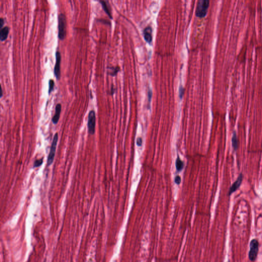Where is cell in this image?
Listing matches in <instances>:
<instances>
[{"mask_svg": "<svg viewBox=\"0 0 262 262\" xmlns=\"http://www.w3.org/2000/svg\"><path fill=\"white\" fill-rule=\"evenodd\" d=\"M58 38L61 40L65 39L66 35V17L63 13H60L58 17Z\"/></svg>", "mask_w": 262, "mask_h": 262, "instance_id": "cell-1", "label": "cell"}, {"mask_svg": "<svg viewBox=\"0 0 262 262\" xmlns=\"http://www.w3.org/2000/svg\"><path fill=\"white\" fill-rule=\"evenodd\" d=\"M209 4V0H199L196 8V14L197 17L203 18L207 14Z\"/></svg>", "mask_w": 262, "mask_h": 262, "instance_id": "cell-2", "label": "cell"}, {"mask_svg": "<svg viewBox=\"0 0 262 262\" xmlns=\"http://www.w3.org/2000/svg\"><path fill=\"white\" fill-rule=\"evenodd\" d=\"M58 133H56L54 136L50 148V151L48 157V166H50L53 162L54 158L55 155L56 149L58 144Z\"/></svg>", "mask_w": 262, "mask_h": 262, "instance_id": "cell-3", "label": "cell"}, {"mask_svg": "<svg viewBox=\"0 0 262 262\" xmlns=\"http://www.w3.org/2000/svg\"><path fill=\"white\" fill-rule=\"evenodd\" d=\"M258 251V242L256 239L252 240L250 243L249 258L251 261H254L256 258Z\"/></svg>", "mask_w": 262, "mask_h": 262, "instance_id": "cell-4", "label": "cell"}, {"mask_svg": "<svg viewBox=\"0 0 262 262\" xmlns=\"http://www.w3.org/2000/svg\"><path fill=\"white\" fill-rule=\"evenodd\" d=\"M96 126V116L95 111L91 110L89 112L88 119V128L89 134L94 135L95 132Z\"/></svg>", "mask_w": 262, "mask_h": 262, "instance_id": "cell-5", "label": "cell"}, {"mask_svg": "<svg viewBox=\"0 0 262 262\" xmlns=\"http://www.w3.org/2000/svg\"><path fill=\"white\" fill-rule=\"evenodd\" d=\"M56 63L54 68V73L56 79L59 80L60 78V63L61 55L59 51H56L55 54Z\"/></svg>", "mask_w": 262, "mask_h": 262, "instance_id": "cell-6", "label": "cell"}, {"mask_svg": "<svg viewBox=\"0 0 262 262\" xmlns=\"http://www.w3.org/2000/svg\"><path fill=\"white\" fill-rule=\"evenodd\" d=\"M243 174L242 173H240L239 176H238V177H237V180L232 184L231 187L229 188L228 195H229V196L231 195V194H232L234 192H235L239 188L240 185H241L242 182V181H243Z\"/></svg>", "mask_w": 262, "mask_h": 262, "instance_id": "cell-7", "label": "cell"}, {"mask_svg": "<svg viewBox=\"0 0 262 262\" xmlns=\"http://www.w3.org/2000/svg\"><path fill=\"white\" fill-rule=\"evenodd\" d=\"M61 110H62V105L60 103H58L57 105H56L55 107V112L54 114V115L52 118V122L54 124H58L59 119L60 117V114L61 112Z\"/></svg>", "mask_w": 262, "mask_h": 262, "instance_id": "cell-8", "label": "cell"}, {"mask_svg": "<svg viewBox=\"0 0 262 262\" xmlns=\"http://www.w3.org/2000/svg\"><path fill=\"white\" fill-rule=\"evenodd\" d=\"M143 35L145 41L150 43L152 41V30L150 26H148L143 31Z\"/></svg>", "mask_w": 262, "mask_h": 262, "instance_id": "cell-9", "label": "cell"}, {"mask_svg": "<svg viewBox=\"0 0 262 262\" xmlns=\"http://www.w3.org/2000/svg\"><path fill=\"white\" fill-rule=\"evenodd\" d=\"M99 2L100 3L101 6L103 8V10L105 11V13L109 16L110 18L112 19V17L111 11V7L108 1H100Z\"/></svg>", "mask_w": 262, "mask_h": 262, "instance_id": "cell-10", "label": "cell"}, {"mask_svg": "<svg viewBox=\"0 0 262 262\" xmlns=\"http://www.w3.org/2000/svg\"><path fill=\"white\" fill-rule=\"evenodd\" d=\"M9 32V28L7 26L3 27L2 29H1L0 40L2 41H5L8 37Z\"/></svg>", "mask_w": 262, "mask_h": 262, "instance_id": "cell-11", "label": "cell"}, {"mask_svg": "<svg viewBox=\"0 0 262 262\" xmlns=\"http://www.w3.org/2000/svg\"><path fill=\"white\" fill-rule=\"evenodd\" d=\"M231 145L235 151H237L238 148V140H237V135L235 131L233 132L232 137L231 138Z\"/></svg>", "mask_w": 262, "mask_h": 262, "instance_id": "cell-12", "label": "cell"}, {"mask_svg": "<svg viewBox=\"0 0 262 262\" xmlns=\"http://www.w3.org/2000/svg\"><path fill=\"white\" fill-rule=\"evenodd\" d=\"M183 162L182 161L181 159H180L179 157H178V158L176 160V169H177L178 171H181L182 169L183 168Z\"/></svg>", "mask_w": 262, "mask_h": 262, "instance_id": "cell-13", "label": "cell"}, {"mask_svg": "<svg viewBox=\"0 0 262 262\" xmlns=\"http://www.w3.org/2000/svg\"><path fill=\"white\" fill-rule=\"evenodd\" d=\"M49 87L48 93H49V94H50L52 91H53L54 88L55 84H54V81L53 79H50L49 81Z\"/></svg>", "mask_w": 262, "mask_h": 262, "instance_id": "cell-14", "label": "cell"}, {"mask_svg": "<svg viewBox=\"0 0 262 262\" xmlns=\"http://www.w3.org/2000/svg\"><path fill=\"white\" fill-rule=\"evenodd\" d=\"M110 70H111V72L109 73V74L114 77L117 73L118 72L119 70V68L118 67H112V68H110Z\"/></svg>", "mask_w": 262, "mask_h": 262, "instance_id": "cell-15", "label": "cell"}, {"mask_svg": "<svg viewBox=\"0 0 262 262\" xmlns=\"http://www.w3.org/2000/svg\"><path fill=\"white\" fill-rule=\"evenodd\" d=\"M43 158L36 160L33 164V167H39L43 164Z\"/></svg>", "mask_w": 262, "mask_h": 262, "instance_id": "cell-16", "label": "cell"}, {"mask_svg": "<svg viewBox=\"0 0 262 262\" xmlns=\"http://www.w3.org/2000/svg\"><path fill=\"white\" fill-rule=\"evenodd\" d=\"M181 181V177H180L179 176H176L175 178V182L177 184H179Z\"/></svg>", "mask_w": 262, "mask_h": 262, "instance_id": "cell-17", "label": "cell"}, {"mask_svg": "<svg viewBox=\"0 0 262 262\" xmlns=\"http://www.w3.org/2000/svg\"><path fill=\"white\" fill-rule=\"evenodd\" d=\"M143 143V139L141 137H138L137 139V145H138L139 147L141 146Z\"/></svg>", "mask_w": 262, "mask_h": 262, "instance_id": "cell-18", "label": "cell"}, {"mask_svg": "<svg viewBox=\"0 0 262 262\" xmlns=\"http://www.w3.org/2000/svg\"><path fill=\"white\" fill-rule=\"evenodd\" d=\"M184 90L183 88V87H180L179 88V96L180 98H182V97L183 96V95L184 94Z\"/></svg>", "mask_w": 262, "mask_h": 262, "instance_id": "cell-19", "label": "cell"}, {"mask_svg": "<svg viewBox=\"0 0 262 262\" xmlns=\"http://www.w3.org/2000/svg\"><path fill=\"white\" fill-rule=\"evenodd\" d=\"M4 24V19H3L2 18H1V19H0V28H1V29H2Z\"/></svg>", "mask_w": 262, "mask_h": 262, "instance_id": "cell-20", "label": "cell"}, {"mask_svg": "<svg viewBox=\"0 0 262 262\" xmlns=\"http://www.w3.org/2000/svg\"><path fill=\"white\" fill-rule=\"evenodd\" d=\"M3 96V90L2 89H1V97H2Z\"/></svg>", "mask_w": 262, "mask_h": 262, "instance_id": "cell-21", "label": "cell"}]
</instances>
